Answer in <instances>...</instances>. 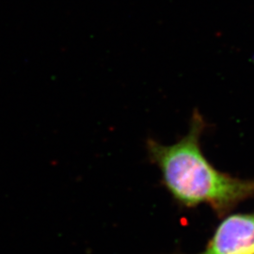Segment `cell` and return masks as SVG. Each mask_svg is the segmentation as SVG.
<instances>
[{"instance_id": "1", "label": "cell", "mask_w": 254, "mask_h": 254, "mask_svg": "<svg viewBox=\"0 0 254 254\" xmlns=\"http://www.w3.org/2000/svg\"><path fill=\"white\" fill-rule=\"evenodd\" d=\"M205 128V120L195 109L190 130L180 140L164 145L149 138L146 148L161 173L164 187L178 204L186 208L207 204L222 218L240 202L254 199V180L222 173L209 162L200 147Z\"/></svg>"}, {"instance_id": "2", "label": "cell", "mask_w": 254, "mask_h": 254, "mask_svg": "<svg viewBox=\"0 0 254 254\" xmlns=\"http://www.w3.org/2000/svg\"><path fill=\"white\" fill-rule=\"evenodd\" d=\"M197 254H254V213L227 215Z\"/></svg>"}]
</instances>
